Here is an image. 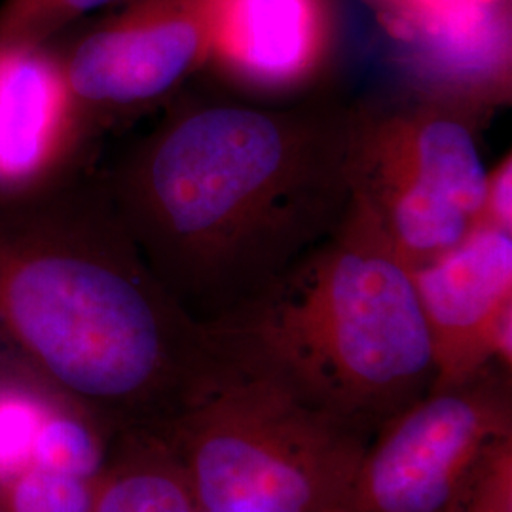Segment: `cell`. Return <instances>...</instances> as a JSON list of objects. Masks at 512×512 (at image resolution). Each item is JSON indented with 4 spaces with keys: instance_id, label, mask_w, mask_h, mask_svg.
Returning <instances> with one entry per match:
<instances>
[{
    "instance_id": "obj_1",
    "label": "cell",
    "mask_w": 512,
    "mask_h": 512,
    "mask_svg": "<svg viewBox=\"0 0 512 512\" xmlns=\"http://www.w3.org/2000/svg\"><path fill=\"white\" fill-rule=\"evenodd\" d=\"M101 173L129 234L203 325L249 304L329 238L353 200L359 101L192 97Z\"/></svg>"
},
{
    "instance_id": "obj_2",
    "label": "cell",
    "mask_w": 512,
    "mask_h": 512,
    "mask_svg": "<svg viewBox=\"0 0 512 512\" xmlns=\"http://www.w3.org/2000/svg\"><path fill=\"white\" fill-rule=\"evenodd\" d=\"M0 357L112 437L167 433L219 363L207 325L152 270L101 173L0 196Z\"/></svg>"
},
{
    "instance_id": "obj_3",
    "label": "cell",
    "mask_w": 512,
    "mask_h": 512,
    "mask_svg": "<svg viewBox=\"0 0 512 512\" xmlns=\"http://www.w3.org/2000/svg\"><path fill=\"white\" fill-rule=\"evenodd\" d=\"M207 327L243 363L368 439L437 378L412 270L355 190L329 238Z\"/></svg>"
},
{
    "instance_id": "obj_4",
    "label": "cell",
    "mask_w": 512,
    "mask_h": 512,
    "mask_svg": "<svg viewBox=\"0 0 512 512\" xmlns=\"http://www.w3.org/2000/svg\"><path fill=\"white\" fill-rule=\"evenodd\" d=\"M215 344L211 384L167 431L202 512L336 511L370 439Z\"/></svg>"
},
{
    "instance_id": "obj_5",
    "label": "cell",
    "mask_w": 512,
    "mask_h": 512,
    "mask_svg": "<svg viewBox=\"0 0 512 512\" xmlns=\"http://www.w3.org/2000/svg\"><path fill=\"white\" fill-rule=\"evenodd\" d=\"M475 129L471 116L416 95L387 107L359 101L353 190L412 272L456 247L480 211L488 169Z\"/></svg>"
},
{
    "instance_id": "obj_6",
    "label": "cell",
    "mask_w": 512,
    "mask_h": 512,
    "mask_svg": "<svg viewBox=\"0 0 512 512\" xmlns=\"http://www.w3.org/2000/svg\"><path fill=\"white\" fill-rule=\"evenodd\" d=\"M509 437V368L433 387L368 440L334 512H456L480 463Z\"/></svg>"
},
{
    "instance_id": "obj_7",
    "label": "cell",
    "mask_w": 512,
    "mask_h": 512,
    "mask_svg": "<svg viewBox=\"0 0 512 512\" xmlns=\"http://www.w3.org/2000/svg\"><path fill=\"white\" fill-rule=\"evenodd\" d=\"M219 0H128L69 40H54L74 103L99 131L165 105L202 73Z\"/></svg>"
},
{
    "instance_id": "obj_8",
    "label": "cell",
    "mask_w": 512,
    "mask_h": 512,
    "mask_svg": "<svg viewBox=\"0 0 512 512\" xmlns=\"http://www.w3.org/2000/svg\"><path fill=\"white\" fill-rule=\"evenodd\" d=\"M412 277L433 349V387L490 365L512 370L511 232L471 230Z\"/></svg>"
},
{
    "instance_id": "obj_9",
    "label": "cell",
    "mask_w": 512,
    "mask_h": 512,
    "mask_svg": "<svg viewBox=\"0 0 512 512\" xmlns=\"http://www.w3.org/2000/svg\"><path fill=\"white\" fill-rule=\"evenodd\" d=\"M334 52L329 0H219L203 71L234 97L283 105L323 92Z\"/></svg>"
},
{
    "instance_id": "obj_10",
    "label": "cell",
    "mask_w": 512,
    "mask_h": 512,
    "mask_svg": "<svg viewBox=\"0 0 512 512\" xmlns=\"http://www.w3.org/2000/svg\"><path fill=\"white\" fill-rule=\"evenodd\" d=\"M92 141L54 42H0V196L67 179Z\"/></svg>"
},
{
    "instance_id": "obj_11",
    "label": "cell",
    "mask_w": 512,
    "mask_h": 512,
    "mask_svg": "<svg viewBox=\"0 0 512 512\" xmlns=\"http://www.w3.org/2000/svg\"><path fill=\"white\" fill-rule=\"evenodd\" d=\"M511 0H480L397 31L412 95L473 120L511 103Z\"/></svg>"
},
{
    "instance_id": "obj_12",
    "label": "cell",
    "mask_w": 512,
    "mask_h": 512,
    "mask_svg": "<svg viewBox=\"0 0 512 512\" xmlns=\"http://www.w3.org/2000/svg\"><path fill=\"white\" fill-rule=\"evenodd\" d=\"M92 512H202L169 433L112 437Z\"/></svg>"
},
{
    "instance_id": "obj_13",
    "label": "cell",
    "mask_w": 512,
    "mask_h": 512,
    "mask_svg": "<svg viewBox=\"0 0 512 512\" xmlns=\"http://www.w3.org/2000/svg\"><path fill=\"white\" fill-rule=\"evenodd\" d=\"M59 397L37 376L0 357V484L33 467L38 431Z\"/></svg>"
},
{
    "instance_id": "obj_14",
    "label": "cell",
    "mask_w": 512,
    "mask_h": 512,
    "mask_svg": "<svg viewBox=\"0 0 512 512\" xmlns=\"http://www.w3.org/2000/svg\"><path fill=\"white\" fill-rule=\"evenodd\" d=\"M109 444V435L88 412L59 397L38 431L33 467L93 480L105 465Z\"/></svg>"
},
{
    "instance_id": "obj_15",
    "label": "cell",
    "mask_w": 512,
    "mask_h": 512,
    "mask_svg": "<svg viewBox=\"0 0 512 512\" xmlns=\"http://www.w3.org/2000/svg\"><path fill=\"white\" fill-rule=\"evenodd\" d=\"M128 0H2L0 42L48 44L99 8Z\"/></svg>"
},
{
    "instance_id": "obj_16",
    "label": "cell",
    "mask_w": 512,
    "mask_h": 512,
    "mask_svg": "<svg viewBox=\"0 0 512 512\" xmlns=\"http://www.w3.org/2000/svg\"><path fill=\"white\" fill-rule=\"evenodd\" d=\"M95 478L31 467L0 484V512H92Z\"/></svg>"
},
{
    "instance_id": "obj_17",
    "label": "cell",
    "mask_w": 512,
    "mask_h": 512,
    "mask_svg": "<svg viewBox=\"0 0 512 512\" xmlns=\"http://www.w3.org/2000/svg\"><path fill=\"white\" fill-rule=\"evenodd\" d=\"M456 512H512V437L480 463Z\"/></svg>"
},
{
    "instance_id": "obj_18",
    "label": "cell",
    "mask_w": 512,
    "mask_h": 512,
    "mask_svg": "<svg viewBox=\"0 0 512 512\" xmlns=\"http://www.w3.org/2000/svg\"><path fill=\"white\" fill-rule=\"evenodd\" d=\"M471 230H503L512 234V158L511 152L486 173V188L480 211ZM469 230V232H471Z\"/></svg>"
},
{
    "instance_id": "obj_19",
    "label": "cell",
    "mask_w": 512,
    "mask_h": 512,
    "mask_svg": "<svg viewBox=\"0 0 512 512\" xmlns=\"http://www.w3.org/2000/svg\"><path fill=\"white\" fill-rule=\"evenodd\" d=\"M395 33L410 25L458 12L480 0H380Z\"/></svg>"
}]
</instances>
